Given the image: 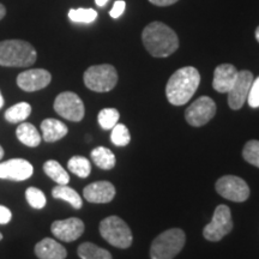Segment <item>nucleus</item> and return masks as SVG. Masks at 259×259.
<instances>
[{
  "label": "nucleus",
  "mask_w": 259,
  "mask_h": 259,
  "mask_svg": "<svg viewBox=\"0 0 259 259\" xmlns=\"http://www.w3.org/2000/svg\"><path fill=\"white\" fill-rule=\"evenodd\" d=\"M144 47L155 58H166L179 47L176 31L162 22H153L144 28L142 34Z\"/></svg>",
  "instance_id": "obj_1"
},
{
  "label": "nucleus",
  "mask_w": 259,
  "mask_h": 259,
  "mask_svg": "<svg viewBox=\"0 0 259 259\" xmlns=\"http://www.w3.org/2000/svg\"><path fill=\"white\" fill-rule=\"evenodd\" d=\"M200 83L196 67L185 66L171 74L166 85V96L171 105L183 106L192 99Z\"/></svg>",
  "instance_id": "obj_2"
},
{
  "label": "nucleus",
  "mask_w": 259,
  "mask_h": 259,
  "mask_svg": "<svg viewBox=\"0 0 259 259\" xmlns=\"http://www.w3.org/2000/svg\"><path fill=\"white\" fill-rule=\"evenodd\" d=\"M37 53L32 45L23 40L0 42V66L28 67L36 61Z\"/></svg>",
  "instance_id": "obj_3"
},
{
  "label": "nucleus",
  "mask_w": 259,
  "mask_h": 259,
  "mask_svg": "<svg viewBox=\"0 0 259 259\" xmlns=\"http://www.w3.org/2000/svg\"><path fill=\"white\" fill-rule=\"evenodd\" d=\"M186 235L183 229L171 228L154 239L150 247L151 259H173L185 246Z\"/></svg>",
  "instance_id": "obj_4"
},
{
  "label": "nucleus",
  "mask_w": 259,
  "mask_h": 259,
  "mask_svg": "<svg viewBox=\"0 0 259 259\" xmlns=\"http://www.w3.org/2000/svg\"><path fill=\"white\" fill-rule=\"evenodd\" d=\"M100 234L112 246L118 248H128L132 245V232L124 220L118 216H109L100 223Z\"/></svg>",
  "instance_id": "obj_5"
},
{
  "label": "nucleus",
  "mask_w": 259,
  "mask_h": 259,
  "mask_svg": "<svg viewBox=\"0 0 259 259\" xmlns=\"http://www.w3.org/2000/svg\"><path fill=\"white\" fill-rule=\"evenodd\" d=\"M84 84L93 92L107 93L114 89L118 83V72L109 64L94 65L84 72Z\"/></svg>",
  "instance_id": "obj_6"
},
{
  "label": "nucleus",
  "mask_w": 259,
  "mask_h": 259,
  "mask_svg": "<svg viewBox=\"0 0 259 259\" xmlns=\"http://www.w3.org/2000/svg\"><path fill=\"white\" fill-rule=\"evenodd\" d=\"M233 229L231 209L227 205H219L215 209L211 222L203 229V235L209 241H220Z\"/></svg>",
  "instance_id": "obj_7"
},
{
  "label": "nucleus",
  "mask_w": 259,
  "mask_h": 259,
  "mask_svg": "<svg viewBox=\"0 0 259 259\" xmlns=\"http://www.w3.org/2000/svg\"><path fill=\"white\" fill-rule=\"evenodd\" d=\"M216 191L223 198L232 202L242 203L250 197V187L241 178L235 176H225L216 181Z\"/></svg>",
  "instance_id": "obj_8"
},
{
  "label": "nucleus",
  "mask_w": 259,
  "mask_h": 259,
  "mask_svg": "<svg viewBox=\"0 0 259 259\" xmlns=\"http://www.w3.org/2000/svg\"><path fill=\"white\" fill-rule=\"evenodd\" d=\"M54 111L70 121H80L85 114L84 103L80 97L72 92H64L54 101Z\"/></svg>",
  "instance_id": "obj_9"
},
{
  "label": "nucleus",
  "mask_w": 259,
  "mask_h": 259,
  "mask_svg": "<svg viewBox=\"0 0 259 259\" xmlns=\"http://www.w3.org/2000/svg\"><path fill=\"white\" fill-rule=\"evenodd\" d=\"M216 114V103L209 96L197 99L185 111V119L191 126L200 127L208 124Z\"/></svg>",
  "instance_id": "obj_10"
},
{
  "label": "nucleus",
  "mask_w": 259,
  "mask_h": 259,
  "mask_svg": "<svg viewBox=\"0 0 259 259\" xmlns=\"http://www.w3.org/2000/svg\"><path fill=\"white\" fill-rule=\"evenodd\" d=\"M253 79L254 77L251 71H239L235 83L233 84L232 89L228 92V105L232 109L238 111V109L242 108V106L247 101L248 93H250Z\"/></svg>",
  "instance_id": "obj_11"
},
{
  "label": "nucleus",
  "mask_w": 259,
  "mask_h": 259,
  "mask_svg": "<svg viewBox=\"0 0 259 259\" xmlns=\"http://www.w3.org/2000/svg\"><path fill=\"white\" fill-rule=\"evenodd\" d=\"M32 173L34 168L31 163L23 158H12L0 163V179L24 181L29 179Z\"/></svg>",
  "instance_id": "obj_12"
},
{
  "label": "nucleus",
  "mask_w": 259,
  "mask_h": 259,
  "mask_svg": "<svg viewBox=\"0 0 259 259\" xmlns=\"http://www.w3.org/2000/svg\"><path fill=\"white\" fill-rule=\"evenodd\" d=\"M51 231L57 239L65 242H72L80 238L84 233V223L77 218H70L60 221H54Z\"/></svg>",
  "instance_id": "obj_13"
},
{
  "label": "nucleus",
  "mask_w": 259,
  "mask_h": 259,
  "mask_svg": "<svg viewBox=\"0 0 259 259\" xmlns=\"http://www.w3.org/2000/svg\"><path fill=\"white\" fill-rule=\"evenodd\" d=\"M51 80L52 76L47 70L31 69L18 74L17 85L24 92L32 93L46 88Z\"/></svg>",
  "instance_id": "obj_14"
},
{
  "label": "nucleus",
  "mask_w": 259,
  "mask_h": 259,
  "mask_svg": "<svg viewBox=\"0 0 259 259\" xmlns=\"http://www.w3.org/2000/svg\"><path fill=\"white\" fill-rule=\"evenodd\" d=\"M83 196L89 203H109L115 196V187L109 181H96L84 187Z\"/></svg>",
  "instance_id": "obj_15"
},
{
  "label": "nucleus",
  "mask_w": 259,
  "mask_h": 259,
  "mask_svg": "<svg viewBox=\"0 0 259 259\" xmlns=\"http://www.w3.org/2000/svg\"><path fill=\"white\" fill-rule=\"evenodd\" d=\"M239 71L232 64H221L219 65L213 72L212 87L216 92L228 94L232 89L233 84L235 83Z\"/></svg>",
  "instance_id": "obj_16"
},
{
  "label": "nucleus",
  "mask_w": 259,
  "mask_h": 259,
  "mask_svg": "<svg viewBox=\"0 0 259 259\" xmlns=\"http://www.w3.org/2000/svg\"><path fill=\"white\" fill-rule=\"evenodd\" d=\"M35 254L38 259H65L67 251L54 239L46 238L35 246Z\"/></svg>",
  "instance_id": "obj_17"
},
{
  "label": "nucleus",
  "mask_w": 259,
  "mask_h": 259,
  "mask_svg": "<svg viewBox=\"0 0 259 259\" xmlns=\"http://www.w3.org/2000/svg\"><path fill=\"white\" fill-rule=\"evenodd\" d=\"M42 138L47 143H54L64 138L69 132L67 126L57 119H46L41 122Z\"/></svg>",
  "instance_id": "obj_18"
},
{
  "label": "nucleus",
  "mask_w": 259,
  "mask_h": 259,
  "mask_svg": "<svg viewBox=\"0 0 259 259\" xmlns=\"http://www.w3.org/2000/svg\"><path fill=\"white\" fill-rule=\"evenodd\" d=\"M18 141L27 147L35 148L41 143V135L38 134L37 128L30 122H22L16 130Z\"/></svg>",
  "instance_id": "obj_19"
},
{
  "label": "nucleus",
  "mask_w": 259,
  "mask_h": 259,
  "mask_svg": "<svg viewBox=\"0 0 259 259\" xmlns=\"http://www.w3.org/2000/svg\"><path fill=\"white\" fill-rule=\"evenodd\" d=\"M52 196L56 199H61L67 202L73 209L78 210L83 206L82 198H80L79 194L67 185H58L54 187L52 190Z\"/></svg>",
  "instance_id": "obj_20"
},
{
  "label": "nucleus",
  "mask_w": 259,
  "mask_h": 259,
  "mask_svg": "<svg viewBox=\"0 0 259 259\" xmlns=\"http://www.w3.org/2000/svg\"><path fill=\"white\" fill-rule=\"evenodd\" d=\"M90 156H92L94 163L99 168H101V169L109 170L115 166V156L108 148L97 147L92 151Z\"/></svg>",
  "instance_id": "obj_21"
},
{
  "label": "nucleus",
  "mask_w": 259,
  "mask_h": 259,
  "mask_svg": "<svg viewBox=\"0 0 259 259\" xmlns=\"http://www.w3.org/2000/svg\"><path fill=\"white\" fill-rule=\"evenodd\" d=\"M44 171L52 180L56 181L58 185H67L69 184L70 176L58 161L50 160L45 162Z\"/></svg>",
  "instance_id": "obj_22"
},
{
  "label": "nucleus",
  "mask_w": 259,
  "mask_h": 259,
  "mask_svg": "<svg viewBox=\"0 0 259 259\" xmlns=\"http://www.w3.org/2000/svg\"><path fill=\"white\" fill-rule=\"evenodd\" d=\"M77 253L82 259H113L108 251L99 247L93 242H83L82 245H79Z\"/></svg>",
  "instance_id": "obj_23"
},
{
  "label": "nucleus",
  "mask_w": 259,
  "mask_h": 259,
  "mask_svg": "<svg viewBox=\"0 0 259 259\" xmlns=\"http://www.w3.org/2000/svg\"><path fill=\"white\" fill-rule=\"evenodd\" d=\"M31 106L27 102H19L17 105L10 107L5 112V119L11 124H19L23 122L30 115Z\"/></svg>",
  "instance_id": "obj_24"
},
{
  "label": "nucleus",
  "mask_w": 259,
  "mask_h": 259,
  "mask_svg": "<svg viewBox=\"0 0 259 259\" xmlns=\"http://www.w3.org/2000/svg\"><path fill=\"white\" fill-rule=\"evenodd\" d=\"M67 167L70 171H72L79 178L89 177L90 171H92V164L88 158L84 156H72L67 162Z\"/></svg>",
  "instance_id": "obj_25"
},
{
  "label": "nucleus",
  "mask_w": 259,
  "mask_h": 259,
  "mask_svg": "<svg viewBox=\"0 0 259 259\" xmlns=\"http://www.w3.org/2000/svg\"><path fill=\"white\" fill-rule=\"evenodd\" d=\"M120 114L115 108H105L99 113L97 120L103 130H112L118 124Z\"/></svg>",
  "instance_id": "obj_26"
},
{
  "label": "nucleus",
  "mask_w": 259,
  "mask_h": 259,
  "mask_svg": "<svg viewBox=\"0 0 259 259\" xmlns=\"http://www.w3.org/2000/svg\"><path fill=\"white\" fill-rule=\"evenodd\" d=\"M69 18L74 23H93L97 18V12L94 9H71Z\"/></svg>",
  "instance_id": "obj_27"
},
{
  "label": "nucleus",
  "mask_w": 259,
  "mask_h": 259,
  "mask_svg": "<svg viewBox=\"0 0 259 259\" xmlns=\"http://www.w3.org/2000/svg\"><path fill=\"white\" fill-rule=\"evenodd\" d=\"M111 141L116 147H126L130 143V141H131L128 128L124 124H116L112 128Z\"/></svg>",
  "instance_id": "obj_28"
},
{
  "label": "nucleus",
  "mask_w": 259,
  "mask_h": 259,
  "mask_svg": "<svg viewBox=\"0 0 259 259\" xmlns=\"http://www.w3.org/2000/svg\"><path fill=\"white\" fill-rule=\"evenodd\" d=\"M25 198L29 205L34 209H42L46 205L47 199L45 193L41 190H38L37 187H29L25 191Z\"/></svg>",
  "instance_id": "obj_29"
},
{
  "label": "nucleus",
  "mask_w": 259,
  "mask_h": 259,
  "mask_svg": "<svg viewBox=\"0 0 259 259\" xmlns=\"http://www.w3.org/2000/svg\"><path fill=\"white\" fill-rule=\"evenodd\" d=\"M242 157L252 166L259 168V141H248L242 150Z\"/></svg>",
  "instance_id": "obj_30"
},
{
  "label": "nucleus",
  "mask_w": 259,
  "mask_h": 259,
  "mask_svg": "<svg viewBox=\"0 0 259 259\" xmlns=\"http://www.w3.org/2000/svg\"><path fill=\"white\" fill-rule=\"evenodd\" d=\"M247 102L251 108H258L259 107V77L253 79L250 93H248Z\"/></svg>",
  "instance_id": "obj_31"
},
{
  "label": "nucleus",
  "mask_w": 259,
  "mask_h": 259,
  "mask_svg": "<svg viewBox=\"0 0 259 259\" xmlns=\"http://www.w3.org/2000/svg\"><path fill=\"white\" fill-rule=\"evenodd\" d=\"M126 8V3L124 0H118V2L114 3L111 11H109V15H111L112 18H119L120 16L124 14Z\"/></svg>",
  "instance_id": "obj_32"
},
{
  "label": "nucleus",
  "mask_w": 259,
  "mask_h": 259,
  "mask_svg": "<svg viewBox=\"0 0 259 259\" xmlns=\"http://www.w3.org/2000/svg\"><path fill=\"white\" fill-rule=\"evenodd\" d=\"M12 212L9 208L4 205H0V225H6L11 221Z\"/></svg>",
  "instance_id": "obj_33"
},
{
  "label": "nucleus",
  "mask_w": 259,
  "mask_h": 259,
  "mask_svg": "<svg viewBox=\"0 0 259 259\" xmlns=\"http://www.w3.org/2000/svg\"><path fill=\"white\" fill-rule=\"evenodd\" d=\"M149 2L156 6H169L176 4L179 0H149Z\"/></svg>",
  "instance_id": "obj_34"
},
{
  "label": "nucleus",
  "mask_w": 259,
  "mask_h": 259,
  "mask_svg": "<svg viewBox=\"0 0 259 259\" xmlns=\"http://www.w3.org/2000/svg\"><path fill=\"white\" fill-rule=\"evenodd\" d=\"M108 2H109V0H95L96 5L100 6V8H103V6H105Z\"/></svg>",
  "instance_id": "obj_35"
},
{
  "label": "nucleus",
  "mask_w": 259,
  "mask_h": 259,
  "mask_svg": "<svg viewBox=\"0 0 259 259\" xmlns=\"http://www.w3.org/2000/svg\"><path fill=\"white\" fill-rule=\"evenodd\" d=\"M5 14H6V9H5V6L3 5V4H0V19L4 18Z\"/></svg>",
  "instance_id": "obj_36"
},
{
  "label": "nucleus",
  "mask_w": 259,
  "mask_h": 259,
  "mask_svg": "<svg viewBox=\"0 0 259 259\" xmlns=\"http://www.w3.org/2000/svg\"><path fill=\"white\" fill-rule=\"evenodd\" d=\"M3 106H4V99H3L2 93H0V108H2Z\"/></svg>",
  "instance_id": "obj_37"
},
{
  "label": "nucleus",
  "mask_w": 259,
  "mask_h": 259,
  "mask_svg": "<svg viewBox=\"0 0 259 259\" xmlns=\"http://www.w3.org/2000/svg\"><path fill=\"white\" fill-rule=\"evenodd\" d=\"M254 35H255V38H257V41L259 42V27L255 29V32H254Z\"/></svg>",
  "instance_id": "obj_38"
},
{
  "label": "nucleus",
  "mask_w": 259,
  "mask_h": 259,
  "mask_svg": "<svg viewBox=\"0 0 259 259\" xmlns=\"http://www.w3.org/2000/svg\"><path fill=\"white\" fill-rule=\"evenodd\" d=\"M3 156H4V149H3L2 145H0V160H2Z\"/></svg>",
  "instance_id": "obj_39"
},
{
  "label": "nucleus",
  "mask_w": 259,
  "mask_h": 259,
  "mask_svg": "<svg viewBox=\"0 0 259 259\" xmlns=\"http://www.w3.org/2000/svg\"><path fill=\"white\" fill-rule=\"evenodd\" d=\"M0 240H3V234H2V233H0Z\"/></svg>",
  "instance_id": "obj_40"
}]
</instances>
